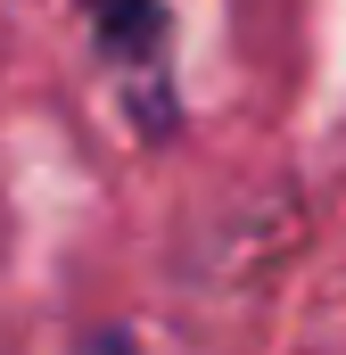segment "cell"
I'll use <instances>...</instances> for the list:
<instances>
[{
	"label": "cell",
	"instance_id": "obj_1",
	"mask_svg": "<svg viewBox=\"0 0 346 355\" xmlns=\"http://www.w3.org/2000/svg\"><path fill=\"white\" fill-rule=\"evenodd\" d=\"M91 33V58L124 99L140 141H173L181 91H173V0H75Z\"/></svg>",
	"mask_w": 346,
	"mask_h": 355
},
{
	"label": "cell",
	"instance_id": "obj_2",
	"mask_svg": "<svg viewBox=\"0 0 346 355\" xmlns=\"http://www.w3.org/2000/svg\"><path fill=\"white\" fill-rule=\"evenodd\" d=\"M75 355H149V347H140L124 322H91L83 339H75Z\"/></svg>",
	"mask_w": 346,
	"mask_h": 355
}]
</instances>
